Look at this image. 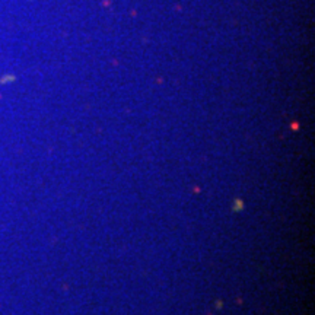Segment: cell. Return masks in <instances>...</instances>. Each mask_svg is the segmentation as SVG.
<instances>
[{"mask_svg":"<svg viewBox=\"0 0 315 315\" xmlns=\"http://www.w3.org/2000/svg\"><path fill=\"white\" fill-rule=\"evenodd\" d=\"M238 209H242V202L241 200H237V203H235V210H238Z\"/></svg>","mask_w":315,"mask_h":315,"instance_id":"1","label":"cell"}]
</instances>
